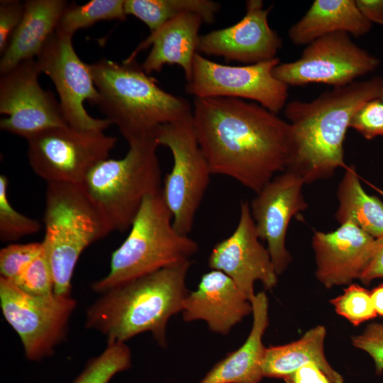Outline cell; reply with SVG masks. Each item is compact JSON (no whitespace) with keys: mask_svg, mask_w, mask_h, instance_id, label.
Here are the masks:
<instances>
[{"mask_svg":"<svg viewBox=\"0 0 383 383\" xmlns=\"http://www.w3.org/2000/svg\"><path fill=\"white\" fill-rule=\"evenodd\" d=\"M318 281L327 289L349 285L360 279L376 246V239L347 221L336 230L316 231L311 240Z\"/></svg>","mask_w":383,"mask_h":383,"instance_id":"ac0fdd59","label":"cell"},{"mask_svg":"<svg viewBox=\"0 0 383 383\" xmlns=\"http://www.w3.org/2000/svg\"><path fill=\"white\" fill-rule=\"evenodd\" d=\"M33 172L49 183L82 184L99 162L109 158L117 138L104 131L54 128L27 140Z\"/></svg>","mask_w":383,"mask_h":383,"instance_id":"9c48e42d","label":"cell"},{"mask_svg":"<svg viewBox=\"0 0 383 383\" xmlns=\"http://www.w3.org/2000/svg\"><path fill=\"white\" fill-rule=\"evenodd\" d=\"M43 222L42 243L53 275L54 294L71 295L81 254L109 231L82 184H48Z\"/></svg>","mask_w":383,"mask_h":383,"instance_id":"52a82bcc","label":"cell"},{"mask_svg":"<svg viewBox=\"0 0 383 383\" xmlns=\"http://www.w3.org/2000/svg\"><path fill=\"white\" fill-rule=\"evenodd\" d=\"M326 328L308 330L299 339L288 344L266 348L262 362L264 377L282 378L301 367L314 363L333 383H344L343 376L329 364L324 353Z\"/></svg>","mask_w":383,"mask_h":383,"instance_id":"cb8c5ba5","label":"cell"},{"mask_svg":"<svg viewBox=\"0 0 383 383\" xmlns=\"http://www.w3.org/2000/svg\"><path fill=\"white\" fill-rule=\"evenodd\" d=\"M203 23L202 17L196 13L177 16L150 32L124 60H134L138 52L151 45V50L141 65L144 72L149 75L160 72L165 65H177L182 68L187 82L192 76Z\"/></svg>","mask_w":383,"mask_h":383,"instance_id":"ffe728a7","label":"cell"},{"mask_svg":"<svg viewBox=\"0 0 383 383\" xmlns=\"http://www.w3.org/2000/svg\"><path fill=\"white\" fill-rule=\"evenodd\" d=\"M26 293L47 296L54 293V279L50 262L43 251L11 282Z\"/></svg>","mask_w":383,"mask_h":383,"instance_id":"4dcf8cb0","label":"cell"},{"mask_svg":"<svg viewBox=\"0 0 383 383\" xmlns=\"http://www.w3.org/2000/svg\"><path fill=\"white\" fill-rule=\"evenodd\" d=\"M208 265L230 277L250 301L255 295V282L260 281L265 289L277 284L278 274L267 248L260 242L247 201L240 202L234 231L213 246Z\"/></svg>","mask_w":383,"mask_h":383,"instance_id":"9a60e30c","label":"cell"},{"mask_svg":"<svg viewBox=\"0 0 383 383\" xmlns=\"http://www.w3.org/2000/svg\"><path fill=\"white\" fill-rule=\"evenodd\" d=\"M124 0H91L82 5L70 4L62 14L55 32L73 36L79 29L101 21L126 18Z\"/></svg>","mask_w":383,"mask_h":383,"instance_id":"4316f807","label":"cell"},{"mask_svg":"<svg viewBox=\"0 0 383 383\" xmlns=\"http://www.w3.org/2000/svg\"><path fill=\"white\" fill-rule=\"evenodd\" d=\"M23 3L17 0L0 1V52L3 53L20 24L23 15Z\"/></svg>","mask_w":383,"mask_h":383,"instance_id":"e575fe53","label":"cell"},{"mask_svg":"<svg viewBox=\"0 0 383 383\" xmlns=\"http://www.w3.org/2000/svg\"><path fill=\"white\" fill-rule=\"evenodd\" d=\"M43 249L42 241L25 244L11 243L1 248L0 277L10 282H14Z\"/></svg>","mask_w":383,"mask_h":383,"instance_id":"1f68e13d","label":"cell"},{"mask_svg":"<svg viewBox=\"0 0 383 383\" xmlns=\"http://www.w3.org/2000/svg\"><path fill=\"white\" fill-rule=\"evenodd\" d=\"M279 57L252 65L230 66L211 61L196 52L185 91L195 98L249 99L278 113L284 109L289 87L273 74Z\"/></svg>","mask_w":383,"mask_h":383,"instance_id":"7c38bea8","label":"cell"},{"mask_svg":"<svg viewBox=\"0 0 383 383\" xmlns=\"http://www.w3.org/2000/svg\"><path fill=\"white\" fill-rule=\"evenodd\" d=\"M120 160L106 159L88 173L82 186L109 233L131 228L145 198L161 192L159 146L153 137L128 142Z\"/></svg>","mask_w":383,"mask_h":383,"instance_id":"8992f818","label":"cell"},{"mask_svg":"<svg viewBox=\"0 0 383 383\" xmlns=\"http://www.w3.org/2000/svg\"><path fill=\"white\" fill-rule=\"evenodd\" d=\"M154 138L158 145L169 148L173 158L172 170L162 182V197L176 230L189 235L212 174L197 141L192 115L160 126Z\"/></svg>","mask_w":383,"mask_h":383,"instance_id":"ba28073f","label":"cell"},{"mask_svg":"<svg viewBox=\"0 0 383 383\" xmlns=\"http://www.w3.org/2000/svg\"><path fill=\"white\" fill-rule=\"evenodd\" d=\"M379 98L383 101V86H382V88L381 94H380Z\"/></svg>","mask_w":383,"mask_h":383,"instance_id":"ab89813d","label":"cell"},{"mask_svg":"<svg viewBox=\"0 0 383 383\" xmlns=\"http://www.w3.org/2000/svg\"><path fill=\"white\" fill-rule=\"evenodd\" d=\"M35 58L21 62L0 77V128L26 140L54 128L69 127L60 103L44 90Z\"/></svg>","mask_w":383,"mask_h":383,"instance_id":"4fadbf2b","label":"cell"},{"mask_svg":"<svg viewBox=\"0 0 383 383\" xmlns=\"http://www.w3.org/2000/svg\"><path fill=\"white\" fill-rule=\"evenodd\" d=\"M370 293L377 315L383 317V283L373 288Z\"/></svg>","mask_w":383,"mask_h":383,"instance_id":"f35d334b","label":"cell"},{"mask_svg":"<svg viewBox=\"0 0 383 383\" xmlns=\"http://www.w3.org/2000/svg\"><path fill=\"white\" fill-rule=\"evenodd\" d=\"M335 218L351 221L375 239L383 238V201L365 192L355 168L347 166L338 185Z\"/></svg>","mask_w":383,"mask_h":383,"instance_id":"d4e9b609","label":"cell"},{"mask_svg":"<svg viewBox=\"0 0 383 383\" xmlns=\"http://www.w3.org/2000/svg\"><path fill=\"white\" fill-rule=\"evenodd\" d=\"M4 318L19 336L26 357L37 361L53 353L65 339L77 301L71 295L29 294L0 277Z\"/></svg>","mask_w":383,"mask_h":383,"instance_id":"30bf717a","label":"cell"},{"mask_svg":"<svg viewBox=\"0 0 383 383\" xmlns=\"http://www.w3.org/2000/svg\"><path fill=\"white\" fill-rule=\"evenodd\" d=\"M90 69L99 93L96 106L127 142L154 138L160 126L192 113L186 99L160 88L135 60L118 63L103 58Z\"/></svg>","mask_w":383,"mask_h":383,"instance_id":"277c9868","label":"cell"},{"mask_svg":"<svg viewBox=\"0 0 383 383\" xmlns=\"http://www.w3.org/2000/svg\"><path fill=\"white\" fill-rule=\"evenodd\" d=\"M378 278H383V238L376 239L373 255L359 279L368 285Z\"/></svg>","mask_w":383,"mask_h":383,"instance_id":"8d00e7d4","label":"cell"},{"mask_svg":"<svg viewBox=\"0 0 383 383\" xmlns=\"http://www.w3.org/2000/svg\"><path fill=\"white\" fill-rule=\"evenodd\" d=\"M372 26L358 9L355 0H315L289 28L288 37L294 45H307L337 32L361 37L370 32Z\"/></svg>","mask_w":383,"mask_h":383,"instance_id":"603a6c76","label":"cell"},{"mask_svg":"<svg viewBox=\"0 0 383 383\" xmlns=\"http://www.w3.org/2000/svg\"><path fill=\"white\" fill-rule=\"evenodd\" d=\"M245 16L236 23L199 36L197 52L246 65L272 60L282 40L268 22L272 6L262 0H248Z\"/></svg>","mask_w":383,"mask_h":383,"instance_id":"e0dca14e","label":"cell"},{"mask_svg":"<svg viewBox=\"0 0 383 383\" xmlns=\"http://www.w3.org/2000/svg\"><path fill=\"white\" fill-rule=\"evenodd\" d=\"M131 365V353L126 343L107 342L105 350L89 361L73 383H109Z\"/></svg>","mask_w":383,"mask_h":383,"instance_id":"83f0119b","label":"cell"},{"mask_svg":"<svg viewBox=\"0 0 383 383\" xmlns=\"http://www.w3.org/2000/svg\"><path fill=\"white\" fill-rule=\"evenodd\" d=\"M353 345L367 353L372 359L375 372H383V323H372L360 334L351 337Z\"/></svg>","mask_w":383,"mask_h":383,"instance_id":"836d02e7","label":"cell"},{"mask_svg":"<svg viewBox=\"0 0 383 383\" xmlns=\"http://www.w3.org/2000/svg\"><path fill=\"white\" fill-rule=\"evenodd\" d=\"M345 32L331 33L311 42L301 57L279 63L274 77L289 86L326 84L347 86L374 71L379 60L357 45Z\"/></svg>","mask_w":383,"mask_h":383,"instance_id":"8fae6325","label":"cell"},{"mask_svg":"<svg viewBox=\"0 0 383 383\" xmlns=\"http://www.w3.org/2000/svg\"><path fill=\"white\" fill-rule=\"evenodd\" d=\"M283 379L285 383H333L314 363L301 367Z\"/></svg>","mask_w":383,"mask_h":383,"instance_id":"d590c367","label":"cell"},{"mask_svg":"<svg viewBox=\"0 0 383 383\" xmlns=\"http://www.w3.org/2000/svg\"><path fill=\"white\" fill-rule=\"evenodd\" d=\"M192 123L212 174L229 177L255 194L286 171L289 123L261 105L226 97L195 98Z\"/></svg>","mask_w":383,"mask_h":383,"instance_id":"6da1fadb","label":"cell"},{"mask_svg":"<svg viewBox=\"0 0 383 383\" xmlns=\"http://www.w3.org/2000/svg\"><path fill=\"white\" fill-rule=\"evenodd\" d=\"M356 5L372 24L383 26V0H355Z\"/></svg>","mask_w":383,"mask_h":383,"instance_id":"74e56055","label":"cell"},{"mask_svg":"<svg viewBox=\"0 0 383 383\" xmlns=\"http://www.w3.org/2000/svg\"><path fill=\"white\" fill-rule=\"evenodd\" d=\"M335 312L355 326L377 317L370 291L350 284L343 293L330 300Z\"/></svg>","mask_w":383,"mask_h":383,"instance_id":"f546056e","label":"cell"},{"mask_svg":"<svg viewBox=\"0 0 383 383\" xmlns=\"http://www.w3.org/2000/svg\"><path fill=\"white\" fill-rule=\"evenodd\" d=\"M72 36L55 33L37 57L41 73L52 81L60 97V105L70 127L81 131H104L111 123L95 118L84 108L85 101L97 105L99 93L94 84L90 65L76 53Z\"/></svg>","mask_w":383,"mask_h":383,"instance_id":"5bb4252c","label":"cell"},{"mask_svg":"<svg viewBox=\"0 0 383 383\" xmlns=\"http://www.w3.org/2000/svg\"><path fill=\"white\" fill-rule=\"evenodd\" d=\"M304 184L299 175L286 170L274 176L250 204L257 235L267 242L278 276L292 261L285 245L289 223L293 216L308 208L302 192Z\"/></svg>","mask_w":383,"mask_h":383,"instance_id":"2e32d148","label":"cell"},{"mask_svg":"<svg viewBox=\"0 0 383 383\" xmlns=\"http://www.w3.org/2000/svg\"><path fill=\"white\" fill-rule=\"evenodd\" d=\"M70 3L64 0H28L23 15L2 53L0 73L5 74L26 60L37 57L55 33Z\"/></svg>","mask_w":383,"mask_h":383,"instance_id":"7402d4cb","label":"cell"},{"mask_svg":"<svg viewBox=\"0 0 383 383\" xmlns=\"http://www.w3.org/2000/svg\"><path fill=\"white\" fill-rule=\"evenodd\" d=\"M9 180L0 175V240L4 243L16 241L34 234L41 228L39 221L29 218L16 211L8 199Z\"/></svg>","mask_w":383,"mask_h":383,"instance_id":"f1b7e54d","label":"cell"},{"mask_svg":"<svg viewBox=\"0 0 383 383\" xmlns=\"http://www.w3.org/2000/svg\"><path fill=\"white\" fill-rule=\"evenodd\" d=\"M199 250L196 241L178 232L161 192L143 200L130 231L112 255L109 273L94 282L102 294L139 277L190 261Z\"/></svg>","mask_w":383,"mask_h":383,"instance_id":"5b68a950","label":"cell"},{"mask_svg":"<svg viewBox=\"0 0 383 383\" xmlns=\"http://www.w3.org/2000/svg\"><path fill=\"white\" fill-rule=\"evenodd\" d=\"M252 325L244 343L217 362L199 383H260L266 348L263 335L269 324L268 299L264 292L250 300Z\"/></svg>","mask_w":383,"mask_h":383,"instance_id":"44dd1931","label":"cell"},{"mask_svg":"<svg viewBox=\"0 0 383 383\" xmlns=\"http://www.w3.org/2000/svg\"><path fill=\"white\" fill-rule=\"evenodd\" d=\"M350 128L367 140L383 135V101L377 98L365 103L353 116Z\"/></svg>","mask_w":383,"mask_h":383,"instance_id":"d6a6232c","label":"cell"},{"mask_svg":"<svg viewBox=\"0 0 383 383\" xmlns=\"http://www.w3.org/2000/svg\"><path fill=\"white\" fill-rule=\"evenodd\" d=\"M124 9L126 15L138 18L152 32L167 21L186 13L199 14L204 23H212L220 4L210 0H125Z\"/></svg>","mask_w":383,"mask_h":383,"instance_id":"484cf974","label":"cell"},{"mask_svg":"<svg viewBox=\"0 0 383 383\" xmlns=\"http://www.w3.org/2000/svg\"><path fill=\"white\" fill-rule=\"evenodd\" d=\"M191 260L162 268L113 287L87 309L85 326L100 332L107 342L126 343L150 332L166 345L169 319L182 312L189 293L186 278Z\"/></svg>","mask_w":383,"mask_h":383,"instance_id":"3957f363","label":"cell"},{"mask_svg":"<svg viewBox=\"0 0 383 383\" xmlns=\"http://www.w3.org/2000/svg\"><path fill=\"white\" fill-rule=\"evenodd\" d=\"M382 86L383 77H374L333 88L311 101L287 103L292 148L286 170L310 184L345 169L343 143L350 120L365 103L380 97Z\"/></svg>","mask_w":383,"mask_h":383,"instance_id":"7a4b0ae2","label":"cell"},{"mask_svg":"<svg viewBox=\"0 0 383 383\" xmlns=\"http://www.w3.org/2000/svg\"><path fill=\"white\" fill-rule=\"evenodd\" d=\"M252 312L250 300L233 280L221 271L202 275L195 291L189 292L182 306L184 321H204L212 332L227 335Z\"/></svg>","mask_w":383,"mask_h":383,"instance_id":"d6986e66","label":"cell"}]
</instances>
